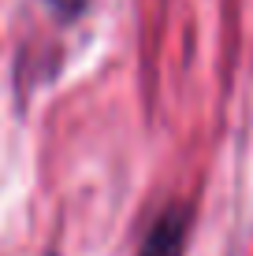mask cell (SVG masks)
Masks as SVG:
<instances>
[{
	"label": "cell",
	"instance_id": "6da1fadb",
	"mask_svg": "<svg viewBox=\"0 0 253 256\" xmlns=\"http://www.w3.org/2000/svg\"><path fill=\"white\" fill-rule=\"evenodd\" d=\"M186 226H190L186 208H168L156 219V226L149 230L138 256H182V249H186Z\"/></svg>",
	"mask_w": 253,
	"mask_h": 256
},
{
	"label": "cell",
	"instance_id": "7a4b0ae2",
	"mask_svg": "<svg viewBox=\"0 0 253 256\" xmlns=\"http://www.w3.org/2000/svg\"><path fill=\"white\" fill-rule=\"evenodd\" d=\"M56 8H64V12H75V8H82V0H52Z\"/></svg>",
	"mask_w": 253,
	"mask_h": 256
}]
</instances>
